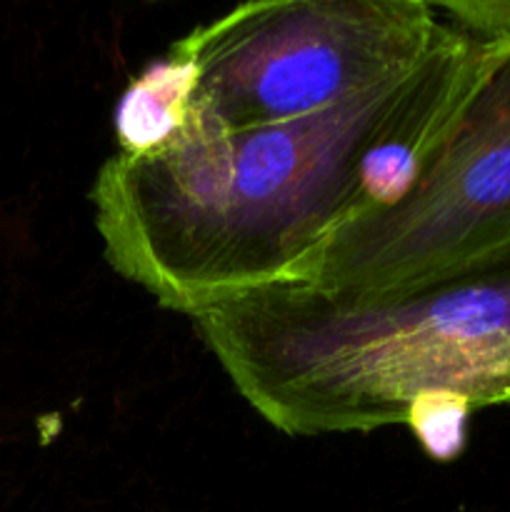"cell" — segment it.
Returning a JSON list of instances; mask_svg holds the SVG:
<instances>
[{
    "label": "cell",
    "instance_id": "3",
    "mask_svg": "<svg viewBox=\"0 0 510 512\" xmlns=\"http://www.w3.org/2000/svg\"><path fill=\"white\" fill-rule=\"evenodd\" d=\"M443 18L428 0L245 3L170 48L193 65L183 130L285 123L413 73Z\"/></svg>",
    "mask_w": 510,
    "mask_h": 512
},
{
    "label": "cell",
    "instance_id": "4",
    "mask_svg": "<svg viewBox=\"0 0 510 512\" xmlns=\"http://www.w3.org/2000/svg\"><path fill=\"white\" fill-rule=\"evenodd\" d=\"M510 243V40L490 43L478 83L413 188L345 223L303 285L378 293L420 283Z\"/></svg>",
    "mask_w": 510,
    "mask_h": 512
},
{
    "label": "cell",
    "instance_id": "6",
    "mask_svg": "<svg viewBox=\"0 0 510 512\" xmlns=\"http://www.w3.org/2000/svg\"><path fill=\"white\" fill-rule=\"evenodd\" d=\"M468 418L470 410L465 405L448 398H435L415 405L405 425L413 430V435L430 458L438 460V463H448L463 450Z\"/></svg>",
    "mask_w": 510,
    "mask_h": 512
},
{
    "label": "cell",
    "instance_id": "5",
    "mask_svg": "<svg viewBox=\"0 0 510 512\" xmlns=\"http://www.w3.org/2000/svg\"><path fill=\"white\" fill-rule=\"evenodd\" d=\"M193 78V65L173 48L145 65L115 105L118 153L145 155L165 148L188 120Z\"/></svg>",
    "mask_w": 510,
    "mask_h": 512
},
{
    "label": "cell",
    "instance_id": "2",
    "mask_svg": "<svg viewBox=\"0 0 510 512\" xmlns=\"http://www.w3.org/2000/svg\"><path fill=\"white\" fill-rule=\"evenodd\" d=\"M240 398L285 435L405 425L418 403H510V243L378 293L270 285L193 318Z\"/></svg>",
    "mask_w": 510,
    "mask_h": 512
},
{
    "label": "cell",
    "instance_id": "1",
    "mask_svg": "<svg viewBox=\"0 0 510 512\" xmlns=\"http://www.w3.org/2000/svg\"><path fill=\"white\" fill-rule=\"evenodd\" d=\"M488 50L445 23L413 73L338 108L230 133L185 128L153 153L110 155L90 190L105 260L188 318L303 285L345 223L413 188Z\"/></svg>",
    "mask_w": 510,
    "mask_h": 512
},
{
    "label": "cell",
    "instance_id": "7",
    "mask_svg": "<svg viewBox=\"0 0 510 512\" xmlns=\"http://www.w3.org/2000/svg\"><path fill=\"white\" fill-rule=\"evenodd\" d=\"M440 18L480 43L510 40V0H450L433 3Z\"/></svg>",
    "mask_w": 510,
    "mask_h": 512
}]
</instances>
